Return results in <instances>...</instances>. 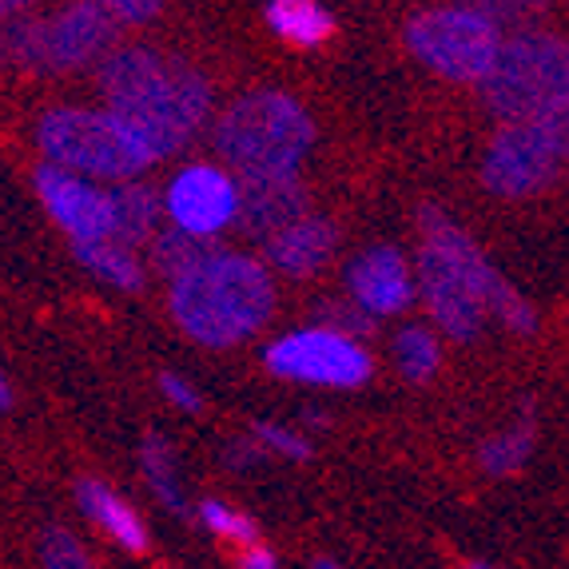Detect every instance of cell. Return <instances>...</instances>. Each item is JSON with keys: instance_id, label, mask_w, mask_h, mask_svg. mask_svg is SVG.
<instances>
[{"instance_id": "14", "label": "cell", "mask_w": 569, "mask_h": 569, "mask_svg": "<svg viewBox=\"0 0 569 569\" xmlns=\"http://www.w3.org/2000/svg\"><path fill=\"white\" fill-rule=\"evenodd\" d=\"M303 216H311V203H307L299 176H287V180H239V228L251 239H259V243L276 239L279 231H287Z\"/></svg>"}, {"instance_id": "11", "label": "cell", "mask_w": 569, "mask_h": 569, "mask_svg": "<svg viewBox=\"0 0 569 569\" xmlns=\"http://www.w3.org/2000/svg\"><path fill=\"white\" fill-rule=\"evenodd\" d=\"M163 211L171 228L216 239L239 223V176L219 163H188L163 188Z\"/></svg>"}, {"instance_id": "20", "label": "cell", "mask_w": 569, "mask_h": 569, "mask_svg": "<svg viewBox=\"0 0 569 569\" xmlns=\"http://www.w3.org/2000/svg\"><path fill=\"white\" fill-rule=\"evenodd\" d=\"M140 470H143V482H148L156 502H160L168 513H176V518H183V513H188V498H183L180 475H176V455H171L168 438L163 435L143 438Z\"/></svg>"}, {"instance_id": "1", "label": "cell", "mask_w": 569, "mask_h": 569, "mask_svg": "<svg viewBox=\"0 0 569 569\" xmlns=\"http://www.w3.org/2000/svg\"><path fill=\"white\" fill-rule=\"evenodd\" d=\"M418 295L438 331L455 342H475L486 319H502L513 335L538 331V311L506 283L482 247L458 228L447 211L422 208V251H418Z\"/></svg>"}, {"instance_id": "28", "label": "cell", "mask_w": 569, "mask_h": 569, "mask_svg": "<svg viewBox=\"0 0 569 569\" xmlns=\"http://www.w3.org/2000/svg\"><path fill=\"white\" fill-rule=\"evenodd\" d=\"M470 4L482 9L498 29H518V32H530L533 20L546 9V0H470Z\"/></svg>"}, {"instance_id": "29", "label": "cell", "mask_w": 569, "mask_h": 569, "mask_svg": "<svg viewBox=\"0 0 569 569\" xmlns=\"http://www.w3.org/2000/svg\"><path fill=\"white\" fill-rule=\"evenodd\" d=\"M160 390H163V399H168L171 407H180L183 415H200V410H203V395L191 387L183 375H171V370H163V375H160Z\"/></svg>"}, {"instance_id": "21", "label": "cell", "mask_w": 569, "mask_h": 569, "mask_svg": "<svg viewBox=\"0 0 569 569\" xmlns=\"http://www.w3.org/2000/svg\"><path fill=\"white\" fill-rule=\"evenodd\" d=\"M219 251L216 239H200L188 236L180 228H168L152 239V267L160 271L168 283H176L180 276H188L191 267H200L203 259H211Z\"/></svg>"}, {"instance_id": "4", "label": "cell", "mask_w": 569, "mask_h": 569, "mask_svg": "<svg viewBox=\"0 0 569 569\" xmlns=\"http://www.w3.org/2000/svg\"><path fill=\"white\" fill-rule=\"evenodd\" d=\"M216 156L239 180H287L311 156L315 123L291 92L256 88L216 120Z\"/></svg>"}, {"instance_id": "18", "label": "cell", "mask_w": 569, "mask_h": 569, "mask_svg": "<svg viewBox=\"0 0 569 569\" xmlns=\"http://www.w3.org/2000/svg\"><path fill=\"white\" fill-rule=\"evenodd\" d=\"M267 29L295 48H319L335 37V17L323 0H267Z\"/></svg>"}, {"instance_id": "17", "label": "cell", "mask_w": 569, "mask_h": 569, "mask_svg": "<svg viewBox=\"0 0 569 569\" xmlns=\"http://www.w3.org/2000/svg\"><path fill=\"white\" fill-rule=\"evenodd\" d=\"M112 239L123 247H143L152 243L160 236V219L168 216L163 211V196L156 188L140 180H128V183H112Z\"/></svg>"}, {"instance_id": "3", "label": "cell", "mask_w": 569, "mask_h": 569, "mask_svg": "<svg viewBox=\"0 0 569 569\" xmlns=\"http://www.w3.org/2000/svg\"><path fill=\"white\" fill-rule=\"evenodd\" d=\"M168 307L188 339L223 351L251 339L271 319L276 279H271V267L259 259L219 247L216 256L168 287Z\"/></svg>"}, {"instance_id": "2", "label": "cell", "mask_w": 569, "mask_h": 569, "mask_svg": "<svg viewBox=\"0 0 569 569\" xmlns=\"http://www.w3.org/2000/svg\"><path fill=\"white\" fill-rule=\"evenodd\" d=\"M100 92L156 160L180 156L211 116V84L200 68L148 44L116 48L100 64Z\"/></svg>"}, {"instance_id": "15", "label": "cell", "mask_w": 569, "mask_h": 569, "mask_svg": "<svg viewBox=\"0 0 569 569\" xmlns=\"http://www.w3.org/2000/svg\"><path fill=\"white\" fill-rule=\"evenodd\" d=\"M339 251V228L327 216H303L276 239L263 243V259L271 271L287 279H311L319 276Z\"/></svg>"}, {"instance_id": "12", "label": "cell", "mask_w": 569, "mask_h": 569, "mask_svg": "<svg viewBox=\"0 0 569 569\" xmlns=\"http://www.w3.org/2000/svg\"><path fill=\"white\" fill-rule=\"evenodd\" d=\"M37 196L44 203L48 219L64 231L72 243H96V239H112V188H100L88 176L64 171L57 163H40Z\"/></svg>"}, {"instance_id": "31", "label": "cell", "mask_w": 569, "mask_h": 569, "mask_svg": "<svg viewBox=\"0 0 569 569\" xmlns=\"http://www.w3.org/2000/svg\"><path fill=\"white\" fill-rule=\"evenodd\" d=\"M267 458V450L259 447L256 438H239V442H231L228 450V466L231 470H247V466H259Z\"/></svg>"}, {"instance_id": "27", "label": "cell", "mask_w": 569, "mask_h": 569, "mask_svg": "<svg viewBox=\"0 0 569 569\" xmlns=\"http://www.w3.org/2000/svg\"><path fill=\"white\" fill-rule=\"evenodd\" d=\"M315 323H323L331 327V331H342V335H351V339H367L370 331H375V315L362 311L355 299H327V303L315 307Z\"/></svg>"}, {"instance_id": "32", "label": "cell", "mask_w": 569, "mask_h": 569, "mask_svg": "<svg viewBox=\"0 0 569 569\" xmlns=\"http://www.w3.org/2000/svg\"><path fill=\"white\" fill-rule=\"evenodd\" d=\"M239 569H279V558L267 550L263 541H259V546H247V550H239Z\"/></svg>"}, {"instance_id": "30", "label": "cell", "mask_w": 569, "mask_h": 569, "mask_svg": "<svg viewBox=\"0 0 569 569\" xmlns=\"http://www.w3.org/2000/svg\"><path fill=\"white\" fill-rule=\"evenodd\" d=\"M100 4L112 12L116 24H148L163 9V0H100Z\"/></svg>"}, {"instance_id": "6", "label": "cell", "mask_w": 569, "mask_h": 569, "mask_svg": "<svg viewBox=\"0 0 569 569\" xmlns=\"http://www.w3.org/2000/svg\"><path fill=\"white\" fill-rule=\"evenodd\" d=\"M502 123H546L569 112V40L558 32H513L482 84Z\"/></svg>"}, {"instance_id": "7", "label": "cell", "mask_w": 569, "mask_h": 569, "mask_svg": "<svg viewBox=\"0 0 569 569\" xmlns=\"http://www.w3.org/2000/svg\"><path fill=\"white\" fill-rule=\"evenodd\" d=\"M116 17L100 0H72L52 17L12 20L4 32V52L12 64L57 77L80 72L88 64H104L116 52Z\"/></svg>"}, {"instance_id": "33", "label": "cell", "mask_w": 569, "mask_h": 569, "mask_svg": "<svg viewBox=\"0 0 569 569\" xmlns=\"http://www.w3.org/2000/svg\"><path fill=\"white\" fill-rule=\"evenodd\" d=\"M0 4H4V17H9V20H17L20 12H29L32 4H37V0H0Z\"/></svg>"}, {"instance_id": "13", "label": "cell", "mask_w": 569, "mask_h": 569, "mask_svg": "<svg viewBox=\"0 0 569 569\" xmlns=\"http://www.w3.org/2000/svg\"><path fill=\"white\" fill-rule=\"evenodd\" d=\"M347 291H351V299L367 315L387 319V315H402L415 303L418 271L407 263V256H402L399 247L390 243L367 247L347 267Z\"/></svg>"}, {"instance_id": "36", "label": "cell", "mask_w": 569, "mask_h": 569, "mask_svg": "<svg viewBox=\"0 0 569 569\" xmlns=\"http://www.w3.org/2000/svg\"><path fill=\"white\" fill-rule=\"evenodd\" d=\"M0 407L12 410V382L9 379H0Z\"/></svg>"}, {"instance_id": "10", "label": "cell", "mask_w": 569, "mask_h": 569, "mask_svg": "<svg viewBox=\"0 0 569 569\" xmlns=\"http://www.w3.org/2000/svg\"><path fill=\"white\" fill-rule=\"evenodd\" d=\"M561 160H566V152H561L553 120L502 123L482 156V183L490 196L526 200L558 176Z\"/></svg>"}, {"instance_id": "8", "label": "cell", "mask_w": 569, "mask_h": 569, "mask_svg": "<svg viewBox=\"0 0 569 569\" xmlns=\"http://www.w3.org/2000/svg\"><path fill=\"white\" fill-rule=\"evenodd\" d=\"M502 29L475 4H442L407 20V48L422 68L455 84H486L502 57Z\"/></svg>"}, {"instance_id": "37", "label": "cell", "mask_w": 569, "mask_h": 569, "mask_svg": "<svg viewBox=\"0 0 569 569\" xmlns=\"http://www.w3.org/2000/svg\"><path fill=\"white\" fill-rule=\"evenodd\" d=\"M462 569H502V566H493V561H478V558H475V561H466Z\"/></svg>"}, {"instance_id": "22", "label": "cell", "mask_w": 569, "mask_h": 569, "mask_svg": "<svg viewBox=\"0 0 569 569\" xmlns=\"http://www.w3.org/2000/svg\"><path fill=\"white\" fill-rule=\"evenodd\" d=\"M533 438H538V430H533V422L530 418H522L518 427H510V430H502V435H493L490 442L482 447V470L486 475H493V478H510V475H518L526 462H530V455H533Z\"/></svg>"}, {"instance_id": "35", "label": "cell", "mask_w": 569, "mask_h": 569, "mask_svg": "<svg viewBox=\"0 0 569 569\" xmlns=\"http://www.w3.org/2000/svg\"><path fill=\"white\" fill-rule=\"evenodd\" d=\"M311 569H347V566L335 561V558H327V553H319V558H311Z\"/></svg>"}, {"instance_id": "16", "label": "cell", "mask_w": 569, "mask_h": 569, "mask_svg": "<svg viewBox=\"0 0 569 569\" xmlns=\"http://www.w3.org/2000/svg\"><path fill=\"white\" fill-rule=\"evenodd\" d=\"M77 502L84 510V518L104 533L112 546L128 553H143L148 550V526L143 518L123 502L112 486H104L100 478H80L77 482Z\"/></svg>"}, {"instance_id": "24", "label": "cell", "mask_w": 569, "mask_h": 569, "mask_svg": "<svg viewBox=\"0 0 569 569\" xmlns=\"http://www.w3.org/2000/svg\"><path fill=\"white\" fill-rule=\"evenodd\" d=\"M196 513H200V522L208 526L216 538L236 541L239 550H247V546H259V522H256V518H247V513H239L236 506L219 502V498H203Z\"/></svg>"}, {"instance_id": "5", "label": "cell", "mask_w": 569, "mask_h": 569, "mask_svg": "<svg viewBox=\"0 0 569 569\" xmlns=\"http://www.w3.org/2000/svg\"><path fill=\"white\" fill-rule=\"evenodd\" d=\"M37 148L44 163L96 183L140 180L156 163L152 148L108 108H48L37 120Z\"/></svg>"}, {"instance_id": "34", "label": "cell", "mask_w": 569, "mask_h": 569, "mask_svg": "<svg viewBox=\"0 0 569 569\" xmlns=\"http://www.w3.org/2000/svg\"><path fill=\"white\" fill-rule=\"evenodd\" d=\"M553 128H558L561 152H566V160H569V112H566V116H558V120H553Z\"/></svg>"}, {"instance_id": "23", "label": "cell", "mask_w": 569, "mask_h": 569, "mask_svg": "<svg viewBox=\"0 0 569 569\" xmlns=\"http://www.w3.org/2000/svg\"><path fill=\"white\" fill-rule=\"evenodd\" d=\"M395 367L407 382H427L442 367V347L427 327H402L395 335Z\"/></svg>"}, {"instance_id": "19", "label": "cell", "mask_w": 569, "mask_h": 569, "mask_svg": "<svg viewBox=\"0 0 569 569\" xmlns=\"http://www.w3.org/2000/svg\"><path fill=\"white\" fill-rule=\"evenodd\" d=\"M72 256H77L96 279H104L108 287H120V291H140L143 287V263L136 259L132 247L116 243V239L72 243Z\"/></svg>"}, {"instance_id": "26", "label": "cell", "mask_w": 569, "mask_h": 569, "mask_svg": "<svg viewBox=\"0 0 569 569\" xmlns=\"http://www.w3.org/2000/svg\"><path fill=\"white\" fill-rule=\"evenodd\" d=\"M251 438H256L267 455H279V458H287V462H307V458L315 455V447L299 430L283 427V422H267V418H259L256 427H251Z\"/></svg>"}, {"instance_id": "25", "label": "cell", "mask_w": 569, "mask_h": 569, "mask_svg": "<svg viewBox=\"0 0 569 569\" xmlns=\"http://www.w3.org/2000/svg\"><path fill=\"white\" fill-rule=\"evenodd\" d=\"M40 569H96L88 550L80 546V538L64 526H52L44 530V541H40Z\"/></svg>"}, {"instance_id": "9", "label": "cell", "mask_w": 569, "mask_h": 569, "mask_svg": "<svg viewBox=\"0 0 569 569\" xmlns=\"http://www.w3.org/2000/svg\"><path fill=\"white\" fill-rule=\"evenodd\" d=\"M263 362L276 379L299 382V387L355 390L370 379L375 359L359 339L331 331L323 323L299 327L263 347Z\"/></svg>"}]
</instances>
